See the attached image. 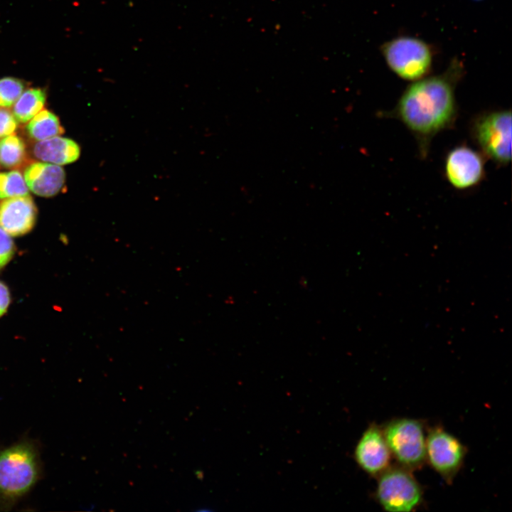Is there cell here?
<instances>
[{
    "label": "cell",
    "instance_id": "cell-15",
    "mask_svg": "<svg viewBox=\"0 0 512 512\" xmlns=\"http://www.w3.org/2000/svg\"><path fill=\"white\" fill-rule=\"evenodd\" d=\"M26 146L17 135H9L0 140V164L6 168L20 166L26 159Z\"/></svg>",
    "mask_w": 512,
    "mask_h": 512
},
{
    "label": "cell",
    "instance_id": "cell-18",
    "mask_svg": "<svg viewBox=\"0 0 512 512\" xmlns=\"http://www.w3.org/2000/svg\"><path fill=\"white\" fill-rule=\"evenodd\" d=\"M18 126L17 119L9 110L0 107V138L12 134Z\"/></svg>",
    "mask_w": 512,
    "mask_h": 512
},
{
    "label": "cell",
    "instance_id": "cell-7",
    "mask_svg": "<svg viewBox=\"0 0 512 512\" xmlns=\"http://www.w3.org/2000/svg\"><path fill=\"white\" fill-rule=\"evenodd\" d=\"M466 454V447L442 427L431 429L426 437V461L448 484L460 470Z\"/></svg>",
    "mask_w": 512,
    "mask_h": 512
},
{
    "label": "cell",
    "instance_id": "cell-3",
    "mask_svg": "<svg viewBox=\"0 0 512 512\" xmlns=\"http://www.w3.org/2000/svg\"><path fill=\"white\" fill-rule=\"evenodd\" d=\"M382 55L388 68L398 77L416 81L430 72L432 53L424 41L412 36H400L381 46Z\"/></svg>",
    "mask_w": 512,
    "mask_h": 512
},
{
    "label": "cell",
    "instance_id": "cell-9",
    "mask_svg": "<svg viewBox=\"0 0 512 512\" xmlns=\"http://www.w3.org/2000/svg\"><path fill=\"white\" fill-rule=\"evenodd\" d=\"M353 458L361 469L373 477L390 466L391 453L380 427L372 423L367 427L355 447Z\"/></svg>",
    "mask_w": 512,
    "mask_h": 512
},
{
    "label": "cell",
    "instance_id": "cell-20",
    "mask_svg": "<svg viewBox=\"0 0 512 512\" xmlns=\"http://www.w3.org/2000/svg\"><path fill=\"white\" fill-rule=\"evenodd\" d=\"M10 303V294L7 287L0 281V316L6 311Z\"/></svg>",
    "mask_w": 512,
    "mask_h": 512
},
{
    "label": "cell",
    "instance_id": "cell-11",
    "mask_svg": "<svg viewBox=\"0 0 512 512\" xmlns=\"http://www.w3.org/2000/svg\"><path fill=\"white\" fill-rule=\"evenodd\" d=\"M26 185L33 193L43 197L57 194L65 183V171L57 164L36 162L25 171Z\"/></svg>",
    "mask_w": 512,
    "mask_h": 512
},
{
    "label": "cell",
    "instance_id": "cell-10",
    "mask_svg": "<svg viewBox=\"0 0 512 512\" xmlns=\"http://www.w3.org/2000/svg\"><path fill=\"white\" fill-rule=\"evenodd\" d=\"M36 213L29 196L5 198L0 202V227L12 236L22 235L33 227Z\"/></svg>",
    "mask_w": 512,
    "mask_h": 512
},
{
    "label": "cell",
    "instance_id": "cell-19",
    "mask_svg": "<svg viewBox=\"0 0 512 512\" xmlns=\"http://www.w3.org/2000/svg\"><path fill=\"white\" fill-rule=\"evenodd\" d=\"M14 251L12 239L9 234L0 227V269L11 260Z\"/></svg>",
    "mask_w": 512,
    "mask_h": 512
},
{
    "label": "cell",
    "instance_id": "cell-21",
    "mask_svg": "<svg viewBox=\"0 0 512 512\" xmlns=\"http://www.w3.org/2000/svg\"><path fill=\"white\" fill-rule=\"evenodd\" d=\"M476 1H479V0H476Z\"/></svg>",
    "mask_w": 512,
    "mask_h": 512
},
{
    "label": "cell",
    "instance_id": "cell-6",
    "mask_svg": "<svg viewBox=\"0 0 512 512\" xmlns=\"http://www.w3.org/2000/svg\"><path fill=\"white\" fill-rule=\"evenodd\" d=\"M36 456L28 445L19 444L0 453V493L13 497L28 491L36 481Z\"/></svg>",
    "mask_w": 512,
    "mask_h": 512
},
{
    "label": "cell",
    "instance_id": "cell-5",
    "mask_svg": "<svg viewBox=\"0 0 512 512\" xmlns=\"http://www.w3.org/2000/svg\"><path fill=\"white\" fill-rule=\"evenodd\" d=\"M375 499L387 511L408 512L422 501V490L410 470L389 466L379 475Z\"/></svg>",
    "mask_w": 512,
    "mask_h": 512
},
{
    "label": "cell",
    "instance_id": "cell-8",
    "mask_svg": "<svg viewBox=\"0 0 512 512\" xmlns=\"http://www.w3.org/2000/svg\"><path fill=\"white\" fill-rule=\"evenodd\" d=\"M444 176L455 188L465 190L477 186L485 174L483 155L475 149L459 145L452 149L444 160Z\"/></svg>",
    "mask_w": 512,
    "mask_h": 512
},
{
    "label": "cell",
    "instance_id": "cell-17",
    "mask_svg": "<svg viewBox=\"0 0 512 512\" xmlns=\"http://www.w3.org/2000/svg\"><path fill=\"white\" fill-rule=\"evenodd\" d=\"M25 87L20 79L6 77L0 79V107H9L14 105Z\"/></svg>",
    "mask_w": 512,
    "mask_h": 512
},
{
    "label": "cell",
    "instance_id": "cell-2",
    "mask_svg": "<svg viewBox=\"0 0 512 512\" xmlns=\"http://www.w3.org/2000/svg\"><path fill=\"white\" fill-rule=\"evenodd\" d=\"M511 110L485 112L471 124L472 137L483 155L499 165L511 160Z\"/></svg>",
    "mask_w": 512,
    "mask_h": 512
},
{
    "label": "cell",
    "instance_id": "cell-12",
    "mask_svg": "<svg viewBox=\"0 0 512 512\" xmlns=\"http://www.w3.org/2000/svg\"><path fill=\"white\" fill-rule=\"evenodd\" d=\"M33 153L36 159L43 161L64 165L76 161L80 149L73 140L55 136L38 141L33 146Z\"/></svg>",
    "mask_w": 512,
    "mask_h": 512
},
{
    "label": "cell",
    "instance_id": "cell-1",
    "mask_svg": "<svg viewBox=\"0 0 512 512\" xmlns=\"http://www.w3.org/2000/svg\"><path fill=\"white\" fill-rule=\"evenodd\" d=\"M463 75L457 60L442 74L414 81L393 110L384 114L398 119L413 134L425 157L432 138L454 125L457 115L455 88Z\"/></svg>",
    "mask_w": 512,
    "mask_h": 512
},
{
    "label": "cell",
    "instance_id": "cell-16",
    "mask_svg": "<svg viewBox=\"0 0 512 512\" xmlns=\"http://www.w3.org/2000/svg\"><path fill=\"white\" fill-rule=\"evenodd\" d=\"M24 177L16 170L0 173V199L28 196Z\"/></svg>",
    "mask_w": 512,
    "mask_h": 512
},
{
    "label": "cell",
    "instance_id": "cell-4",
    "mask_svg": "<svg viewBox=\"0 0 512 512\" xmlns=\"http://www.w3.org/2000/svg\"><path fill=\"white\" fill-rule=\"evenodd\" d=\"M391 455L400 466L410 471L421 468L426 462V437L420 420L397 418L382 428Z\"/></svg>",
    "mask_w": 512,
    "mask_h": 512
},
{
    "label": "cell",
    "instance_id": "cell-14",
    "mask_svg": "<svg viewBox=\"0 0 512 512\" xmlns=\"http://www.w3.org/2000/svg\"><path fill=\"white\" fill-rule=\"evenodd\" d=\"M26 131L33 139L42 141L61 134L63 129L58 117L53 112L44 110L30 120Z\"/></svg>",
    "mask_w": 512,
    "mask_h": 512
},
{
    "label": "cell",
    "instance_id": "cell-13",
    "mask_svg": "<svg viewBox=\"0 0 512 512\" xmlns=\"http://www.w3.org/2000/svg\"><path fill=\"white\" fill-rule=\"evenodd\" d=\"M46 95L41 88H30L23 92L16 101L13 114L17 121L25 123L30 121L44 107Z\"/></svg>",
    "mask_w": 512,
    "mask_h": 512
}]
</instances>
